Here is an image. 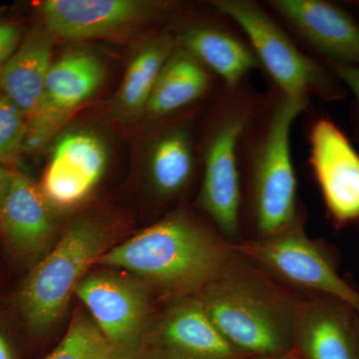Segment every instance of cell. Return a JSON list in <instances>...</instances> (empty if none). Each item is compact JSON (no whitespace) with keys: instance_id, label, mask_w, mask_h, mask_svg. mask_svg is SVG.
Here are the masks:
<instances>
[{"instance_id":"6da1fadb","label":"cell","mask_w":359,"mask_h":359,"mask_svg":"<svg viewBox=\"0 0 359 359\" xmlns=\"http://www.w3.org/2000/svg\"><path fill=\"white\" fill-rule=\"evenodd\" d=\"M211 231L185 215H173L103 252L98 263L128 271L176 294L199 292L235 257Z\"/></svg>"},{"instance_id":"7a4b0ae2","label":"cell","mask_w":359,"mask_h":359,"mask_svg":"<svg viewBox=\"0 0 359 359\" xmlns=\"http://www.w3.org/2000/svg\"><path fill=\"white\" fill-rule=\"evenodd\" d=\"M197 299L214 327L235 349L276 355L294 339L299 299L240 263L237 254L201 290Z\"/></svg>"},{"instance_id":"3957f363","label":"cell","mask_w":359,"mask_h":359,"mask_svg":"<svg viewBox=\"0 0 359 359\" xmlns=\"http://www.w3.org/2000/svg\"><path fill=\"white\" fill-rule=\"evenodd\" d=\"M309 97L280 93L268 111L250 159L252 214L261 238L271 237L299 219L297 181L292 157V125Z\"/></svg>"},{"instance_id":"277c9868","label":"cell","mask_w":359,"mask_h":359,"mask_svg":"<svg viewBox=\"0 0 359 359\" xmlns=\"http://www.w3.org/2000/svg\"><path fill=\"white\" fill-rule=\"evenodd\" d=\"M107 229L82 219L68 229L57 245L32 269L18 294V308L33 334L46 332L65 311L87 269L102 256Z\"/></svg>"},{"instance_id":"5b68a950","label":"cell","mask_w":359,"mask_h":359,"mask_svg":"<svg viewBox=\"0 0 359 359\" xmlns=\"http://www.w3.org/2000/svg\"><path fill=\"white\" fill-rule=\"evenodd\" d=\"M212 6L244 32L262 68L283 95L337 101L346 87L327 65L309 57L263 7L250 0H216Z\"/></svg>"},{"instance_id":"8992f818","label":"cell","mask_w":359,"mask_h":359,"mask_svg":"<svg viewBox=\"0 0 359 359\" xmlns=\"http://www.w3.org/2000/svg\"><path fill=\"white\" fill-rule=\"evenodd\" d=\"M241 86L226 88L205 143L200 192L201 207L228 238L235 237L240 229V142L254 121L259 103Z\"/></svg>"},{"instance_id":"52a82bcc","label":"cell","mask_w":359,"mask_h":359,"mask_svg":"<svg viewBox=\"0 0 359 359\" xmlns=\"http://www.w3.org/2000/svg\"><path fill=\"white\" fill-rule=\"evenodd\" d=\"M231 249L294 287L341 302L359 316V292L340 278L299 219L280 233L231 245Z\"/></svg>"},{"instance_id":"ba28073f","label":"cell","mask_w":359,"mask_h":359,"mask_svg":"<svg viewBox=\"0 0 359 359\" xmlns=\"http://www.w3.org/2000/svg\"><path fill=\"white\" fill-rule=\"evenodd\" d=\"M105 78L100 59L75 52L52 62L43 95L28 117L23 151L39 150L75 109L98 91Z\"/></svg>"},{"instance_id":"9c48e42d","label":"cell","mask_w":359,"mask_h":359,"mask_svg":"<svg viewBox=\"0 0 359 359\" xmlns=\"http://www.w3.org/2000/svg\"><path fill=\"white\" fill-rule=\"evenodd\" d=\"M309 162L330 218L359 219V153L334 121L320 117L309 131Z\"/></svg>"},{"instance_id":"30bf717a","label":"cell","mask_w":359,"mask_h":359,"mask_svg":"<svg viewBox=\"0 0 359 359\" xmlns=\"http://www.w3.org/2000/svg\"><path fill=\"white\" fill-rule=\"evenodd\" d=\"M166 4L146 0H46L40 4L45 28L62 39L109 36L166 11Z\"/></svg>"},{"instance_id":"8fae6325","label":"cell","mask_w":359,"mask_h":359,"mask_svg":"<svg viewBox=\"0 0 359 359\" xmlns=\"http://www.w3.org/2000/svg\"><path fill=\"white\" fill-rule=\"evenodd\" d=\"M268 4L325 63L359 66V22L342 7L325 0H271Z\"/></svg>"},{"instance_id":"7c38bea8","label":"cell","mask_w":359,"mask_h":359,"mask_svg":"<svg viewBox=\"0 0 359 359\" xmlns=\"http://www.w3.org/2000/svg\"><path fill=\"white\" fill-rule=\"evenodd\" d=\"M108 158L107 146L98 135L68 132L54 146L40 189L53 208L76 205L102 179Z\"/></svg>"},{"instance_id":"4fadbf2b","label":"cell","mask_w":359,"mask_h":359,"mask_svg":"<svg viewBox=\"0 0 359 359\" xmlns=\"http://www.w3.org/2000/svg\"><path fill=\"white\" fill-rule=\"evenodd\" d=\"M75 294L96 327L125 355L139 339L148 313V299L138 285L110 273L86 276Z\"/></svg>"},{"instance_id":"5bb4252c","label":"cell","mask_w":359,"mask_h":359,"mask_svg":"<svg viewBox=\"0 0 359 359\" xmlns=\"http://www.w3.org/2000/svg\"><path fill=\"white\" fill-rule=\"evenodd\" d=\"M150 346L156 359H233L236 351L197 297L179 302L163 316L151 332Z\"/></svg>"},{"instance_id":"9a60e30c","label":"cell","mask_w":359,"mask_h":359,"mask_svg":"<svg viewBox=\"0 0 359 359\" xmlns=\"http://www.w3.org/2000/svg\"><path fill=\"white\" fill-rule=\"evenodd\" d=\"M53 209L40 186L14 172L0 205V233L16 257L30 261L46 249L55 231Z\"/></svg>"},{"instance_id":"2e32d148","label":"cell","mask_w":359,"mask_h":359,"mask_svg":"<svg viewBox=\"0 0 359 359\" xmlns=\"http://www.w3.org/2000/svg\"><path fill=\"white\" fill-rule=\"evenodd\" d=\"M353 327L332 302L299 299L294 339L306 359H358Z\"/></svg>"},{"instance_id":"e0dca14e","label":"cell","mask_w":359,"mask_h":359,"mask_svg":"<svg viewBox=\"0 0 359 359\" xmlns=\"http://www.w3.org/2000/svg\"><path fill=\"white\" fill-rule=\"evenodd\" d=\"M176 41L210 72L221 78L226 88L241 86L248 74L262 68L252 46L219 26H187Z\"/></svg>"},{"instance_id":"ac0fdd59","label":"cell","mask_w":359,"mask_h":359,"mask_svg":"<svg viewBox=\"0 0 359 359\" xmlns=\"http://www.w3.org/2000/svg\"><path fill=\"white\" fill-rule=\"evenodd\" d=\"M54 36L46 28L26 36L13 56L0 66V92L26 116L34 112L43 95L52 65Z\"/></svg>"},{"instance_id":"d6986e66","label":"cell","mask_w":359,"mask_h":359,"mask_svg":"<svg viewBox=\"0 0 359 359\" xmlns=\"http://www.w3.org/2000/svg\"><path fill=\"white\" fill-rule=\"evenodd\" d=\"M212 86L210 71L177 45L161 71L146 112L162 118L199 100Z\"/></svg>"},{"instance_id":"ffe728a7","label":"cell","mask_w":359,"mask_h":359,"mask_svg":"<svg viewBox=\"0 0 359 359\" xmlns=\"http://www.w3.org/2000/svg\"><path fill=\"white\" fill-rule=\"evenodd\" d=\"M176 46V37L160 33L136 52L113 101L118 118L128 120L146 112L161 71Z\"/></svg>"},{"instance_id":"44dd1931","label":"cell","mask_w":359,"mask_h":359,"mask_svg":"<svg viewBox=\"0 0 359 359\" xmlns=\"http://www.w3.org/2000/svg\"><path fill=\"white\" fill-rule=\"evenodd\" d=\"M194 168L192 137L187 127L168 130L151 149L149 173L160 196L170 197L184 190L192 178Z\"/></svg>"},{"instance_id":"7402d4cb","label":"cell","mask_w":359,"mask_h":359,"mask_svg":"<svg viewBox=\"0 0 359 359\" xmlns=\"http://www.w3.org/2000/svg\"><path fill=\"white\" fill-rule=\"evenodd\" d=\"M125 356L108 341L95 323L76 316L59 346L46 359H124Z\"/></svg>"},{"instance_id":"603a6c76","label":"cell","mask_w":359,"mask_h":359,"mask_svg":"<svg viewBox=\"0 0 359 359\" xmlns=\"http://www.w3.org/2000/svg\"><path fill=\"white\" fill-rule=\"evenodd\" d=\"M27 118L0 92V164L14 166L25 147Z\"/></svg>"},{"instance_id":"cb8c5ba5","label":"cell","mask_w":359,"mask_h":359,"mask_svg":"<svg viewBox=\"0 0 359 359\" xmlns=\"http://www.w3.org/2000/svg\"><path fill=\"white\" fill-rule=\"evenodd\" d=\"M20 43V28L13 23L0 22V66L13 56Z\"/></svg>"},{"instance_id":"d4e9b609","label":"cell","mask_w":359,"mask_h":359,"mask_svg":"<svg viewBox=\"0 0 359 359\" xmlns=\"http://www.w3.org/2000/svg\"><path fill=\"white\" fill-rule=\"evenodd\" d=\"M325 65L332 71L335 76L339 78L342 85L353 93L359 119V66L335 65V63H327Z\"/></svg>"},{"instance_id":"484cf974","label":"cell","mask_w":359,"mask_h":359,"mask_svg":"<svg viewBox=\"0 0 359 359\" xmlns=\"http://www.w3.org/2000/svg\"><path fill=\"white\" fill-rule=\"evenodd\" d=\"M14 176V171L11 168L0 164V205L6 199L9 192Z\"/></svg>"},{"instance_id":"4316f807","label":"cell","mask_w":359,"mask_h":359,"mask_svg":"<svg viewBox=\"0 0 359 359\" xmlns=\"http://www.w3.org/2000/svg\"><path fill=\"white\" fill-rule=\"evenodd\" d=\"M0 359H15L11 341L1 330H0Z\"/></svg>"},{"instance_id":"83f0119b","label":"cell","mask_w":359,"mask_h":359,"mask_svg":"<svg viewBox=\"0 0 359 359\" xmlns=\"http://www.w3.org/2000/svg\"><path fill=\"white\" fill-rule=\"evenodd\" d=\"M358 332H359V325H358Z\"/></svg>"}]
</instances>
